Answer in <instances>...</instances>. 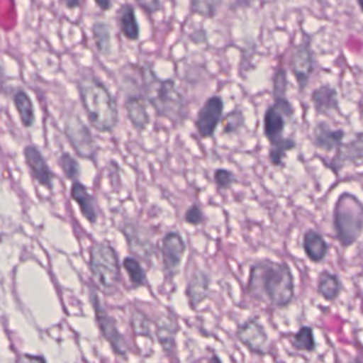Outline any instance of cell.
Listing matches in <instances>:
<instances>
[{"label": "cell", "instance_id": "obj_1", "mask_svg": "<svg viewBox=\"0 0 363 363\" xmlns=\"http://www.w3.org/2000/svg\"><path fill=\"white\" fill-rule=\"evenodd\" d=\"M247 292L255 299L284 308L294 298V277L284 262L261 259L251 265Z\"/></svg>", "mask_w": 363, "mask_h": 363}, {"label": "cell", "instance_id": "obj_2", "mask_svg": "<svg viewBox=\"0 0 363 363\" xmlns=\"http://www.w3.org/2000/svg\"><path fill=\"white\" fill-rule=\"evenodd\" d=\"M78 92L91 125L99 132H111L118 122V108L108 88L86 72L78 79Z\"/></svg>", "mask_w": 363, "mask_h": 363}, {"label": "cell", "instance_id": "obj_3", "mask_svg": "<svg viewBox=\"0 0 363 363\" xmlns=\"http://www.w3.org/2000/svg\"><path fill=\"white\" fill-rule=\"evenodd\" d=\"M143 98L149 102L156 115L179 125L186 118V102L172 79H162L150 68L142 69Z\"/></svg>", "mask_w": 363, "mask_h": 363}, {"label": "cell", "instance_id": "obj_4", "mask_svg": "<svg viewBox=\"0 0 363 363\" xmlns=\"http://www.w3.org/2000/svg\"><path fill=\"white\" fill-rule=\"evenodd\" d=\"M336 237L343 247H350L363 233V203L352 193H342L333 208Z\"/></svg>", "mask_w": 363, "mask_h": 363}, {"label": "cell", "instance_id": "obj_5", "mask_svg": "<svg viewBox=\"0 0 363 363\" xmlns=\"http://www.w3.org/2000/svg\"><path fill=\"white\" fill-rule=\"evenodd\" d=\"M91 271L105 291H112L119 282V264L115 250L106 242H98L91 250Z\"/></svg>", "mask_w": 363, "mask_h": 363}, {"label": "cell", "instance_id": "obj_6", "mask_svg": "<svg viewBox=\"0 0 363 363\" xmlns=\"http://www.w3.org/2000/svg\"><path fill=\"white\" fill-rule=\"evenodd\" d=\"M294 106L286 98L274 99L264 113V136L269 143H274L284 138V129L286 121L294 118Z\"/></svg>", "mask_w": 363, "mask_h": 363}, {"label": "cell", "instance_id": "obj_7", "mask_svg": "<svg viewBox=\"0 0 363 363\" xmlns=\"http://www.w3.org/2000/svg\"><path fill=\"white\" fill-rule=\"evenodd\" d=\"M65 135L72 149L85 159H94L96 153V145L89 129L78 116H69L65 121Z\"/></svg>", "mask_w": 363, "mask_h": 363}, {"label": "cell", "instance_id": "obj_8", "mask_svg": "<svg viewBox=\"0 0 363 363\" xmlns=\"http://www.w3.org/2000/svg\"><path fill=\"white\" fill-rule=\"evenodd\" d=\"M223 108L224 102L218 95L210 96L203 106L200 108L197 118L194 121L196 132L200 138H211L223 119Z\"/></svg>", "mask_w": 363, "mask_h": 363}, {"label": "cell", "instance_id": "obj_9", "mask_svg": "<svg viewBox=\"0 0 363 363\" xmlns=\"http://www.w3.org/2000/svg\"><path fill=\"white\" fill-rule=\"evenodd\" d=\"M346 164L363 166V132L354 133L349 142H342L326 166L337 174Z\"/></svg>", "mask_w": 363, "mask_h": 363}, {"label": "cell", "instance_id": "obj_10", "mask_svg": "<svg viewBox=\"0 0 363 363\" xmlns=\"http://www.w3.org/2000/svg\"><path fill=\"white\" fill-rule=\"evenodd\" d=\"M315 61H313V54L309 48V43L299 44L291 54L289 58V68L291 72L299 86L301 91H303L311 79V75L313 72Z\"/></svg>", "mask_w": 363, "mask_h": 363}, {"label": "cell", "instance_id": "obj_11", "mask_svg": "<svg viewBox=\"0 0 363 363\" xmlns=\"http://www.w3.org/2000/svg\"><path fill=\"white\" fill-rule=\"evenodd\" d=\"M237 337L251 353L265 354L268 352V335L257 318L245 320L238 328Z\"/></svg>", "mask_w": 363, "mask_h": 363}, {"label": "cell", "instance_id": "obj_12", "mask_svg": "<svg viewBox=\"0 0 363 363\" xmlns=\"http://www.w3.org/2000/svg\"><path fill=\"white\" fill-rule=\"evenodd\" d=\"M186 251V244L177 231L167 233L162 240V257L163 265L169 277L177 272L182 258Z\"/></svg>", "mask_w": 363, "mask_h": 363}, {"label": "cell", "instance_id": "obj_13", "mask_svg": "<svg viewBox=\"0 0 363 363\" xmlns=\"http://www.w3.org/2000/svg\"><path fill=\"white\" fill-rule=\"evenodd\" d=\"M24 160L33 174V177L47 189L52 187V173L37 146L28 145L24 147Z\"/></svg>", "mask_w": 363, "mask_h": 363}, {"label": "cell", "instance_id": "obj_14", "mask_svg": "<svg viewBox=\"0 0 363 363\" xmlns=\"http://www.w3.org/2000/svg\"><path fill=\"white\" fill-rule=\"evenodd\" d=\"M345 138L343 129H332L325 122H318L312 130V143L322 152H336Z\"/></svg>", "mask_w": 363, "mask_h": 363}, {"label": "cell", "instance_id": "obj_15", "mask_svg": "<svg viewBox=\"0 0 363 363\" xmlns=\"http://www.w3.org/2000/svg\"><path fill=\"white\" fill-rule=\"evenodd\" d=\"M311 102L313 105V109L319 115H328L332 111H336L339 108L337 102V92L333 86L328 84H322L311 94Z\"/></svg>", "mask_w": 363, "mask_h": 363}, {"label": "cell", "instance_id": "obj_16", "mask_svg": "<svg viewBox=\"0 0 363 363\" xmlns=\"http://www.w3.org/2000/svg\"><path fill=\"white\" fill-rule=\"evenodd\" d=\"M125 109L132 126L142 132L149 125V113L146 108V101L142 95H130L125 101Z\"/></svg>", "mask_w": 363, "mask_h": 363}, {"label": "cell", "instance_id": "obj_17", "mask_svg": "<svg viewBox=\"0 0 363 363\" xmlns=\"http://www.w3.org/2000/svg\"><path fill=\"white\" fill-rule=\"evenodd\" d=\"M208 288H210L208 277L203 271H196L186 288V295L193 309H196L197 305L201 303L208 296Z\"/></svg>", "mask_w": 363, "mask_h": 363}, {"label": "cell", "instance_id": "obj_18", "mask_svg": "<svg viewBox=\"0 0 363 363\" xmlns=\"http://www.w3.org/2000/svg\"><path fill=\"white\" fill-rule=\"evenodd\" d=\"M302 247L306 257L313 262H320L328 252V244L315 230H308L302 238Z\"/></svg>", "mask_w": 363, "mask_h": 363}, {"label": "cell", "instance_id": "obj_19", "mask_svg": "<svg viewBox=\"0 0 363 363\" xmlns=\"http://www.w3.org/2000/svg\"><path fill=\"white\" fill-rule=\"evenodd\" d=\"M71 196H72L74 201L79 206V210H81L82 216L88 221L95 223L96 221V210H95L94 199L88 193L86 187L79 182H74L72 187H71Z\"/></svg>", "mask_w": 363, "mask_h": 363}, {"label": "cell", "instance_id": "obj_20", "mask_svg": "<svg viewBox=\"0 0 363 363\" xmlns=\"http://www.w3.org/2000/svg\"><path fill=\"white\" fill-rule=\"evenodd\" d=\"M95 309H96V316H98V322L101 326V330L104 333V336L111 342L112 347L118 352V353H123L125 352V346H123V340L121 337V335L118 333L113 320L105 313L104 309L99 308L98 302H95Z\"/></svg>", "mask_w": 363, "mask_h": 363}, {"label": "cell", "instance_id": "obj_21", "mask_svg": "<svg viewBox=\"0 0 363 363\" xmlns=\"http://www.w3.org/2000/svg\"><path fill=\"white\" fill-rule=\"evenodd\" d=\"M118 23L122 34L130 40L136 41L139 38V24L136 20L135 9L130 4H123L118 11Z\"/></svg>", "mask_w": 363, "mask_h": 363}, {"label": "cell", "instance_id": "obj_22", "mask_svg": "<svg viewBox=\"0 0 363 363\" xmlns=\"http://www.w3.org/2000/svg\"><path fill=\"white\" fill-rule=\"evenodd\" d=\"M13 101L16 105V109L18 112L20 121L26 128H30L34 123V108L30 96L27 95L26 91L18 89L13 95Z\"/></svg>", "mask_w": 363, "mask_h": 363}, {"label": "cell", "instance_id": "obj_23", "mask_svg": "<svg viewBox=\"0 0 363 363\" xmlns=\"http://www.w3.org/2000/svg\"><path fill=\"white\" fill-rule=\"evenodd\" d=\"M339 291H340L339 278L329 271H322L318 279L319 295L326 301H333L339 295Z\"/></svg>", "mask_w": 363, "mask_h": 363}, {"label": "cell", "instance_id": "obj_24", "mask_svg": "<svg viewBox=\"0 0 363 363\" xmlns=\"http://www.w3.org/2000/svg\"><path fill=\"white\" fill-rule=\"evenodd\" d=\"M296 143L292 138H282L274 143H269L268 149V160L272 166H284V160L286 157V153L292 149H295Z\"/></svg>", "mask_w": 363, "mask_h": 363}, {"label": "cell", "instance_id": "obj_25", "mask_svg": "<svg viewBox=\"0 0 363 363\" xmlns=\"http://www.w3.org/2000/svg\"><path fill=\"white\" fill-rule=\"evenodd\" d=\"M291 345L296 350H303V352H313L315 350V337H313V330L309 326H302L291 340Z\"/></svg>", "mask_w": 363, "mask_h": 363}, {"label": "cell", "instance_id": "obj_26", "mask_svg": "<svg viewBox=\"0 0 363 363\" xmlns=\"http://www.w3.org/2000/svg\"><path fill=\"white\" fill-rule=\"evenodd\" d=\"M223 0H190V11L204 18H213L221 6Z\"/></svg>", "mask_w": 363, "mask_h": 363}, {"label": "cell", "instance_id": "obj_27", "mask_svg": "<svg viewBox=\"0 0 363 363\" xmlns=\"http://www.w3.org/2000/svg\"><path fill=\"white\" fill-rule=\"evenodd\" d=\"M92 33H94V38H95V44L99 50V52L102 54H108L111 51V34H109V27L102 23L98 21L92 26Z\"/></svg>", "mask_w": 363, "mask_h": 363}, {"label": "cell", "instance_id": "obj_28", "mask_svg": "<svg viewBox=\"0 0 363 363\" xmlns=\"http://www.w3.org/2000/svg\"><path fill=\"white\" fill-rule=\"evenodd\" d=\"M123 268L126 269L129 278H130V282L133 286H140V285H145L146 282V275H145V271L142 268V265L132 257H128L123 259Z\"/></svg>", "mask_w": 363, "mask_h": 363}, {"label": "cell", "instance_id": "obj_29", "mask_svg": "<svg viewBox=\"0 0 363 363\" xmlns=\"http://www.w3.org/2000/svg\"><path fill=\"white\" fill-rule=\"evenodd\" d=\"M286 85H288V78H286V72L282 67L277 68L274 78H272V94H274V99H279V98H285L286 95Z\"/></svg>", "mask_w": 363, "mask_h": 363}, {"label": "cell", "instance_id": "obj_30", "mask_svg": "<svg viewBox=\"0 0 363 363\" xmlns=\"http://www.w3.org/2000/svg\"><path fill=\"white\" fill-rule=\"evenodd\" d=\"M235 182H237L235 174L227 169H217L214 172V183L220 190L230 189Z\"/></svg>", "mask_w": 363, "mask_h": 363}, {"label": "cell", "instance_id": "obj_31", "mask_svg": "<svg viewBox=\"0 0 363 363\" xmlns=\"http://www.w3.org/2000/svg\"><path fill=\"white\" fill-rule=\"evenodd\" d=\"M60 166H61L65 177H68V179H75L78 176V173H79V166H78L77 160L71 155H68V153L61 155Z\"/></svg>", "mask_w": 363, "mask_h": 363}, {"label": "cell", "instance_id": "obj_32", "mask_svg": "<svg viewBox=\"0 0 363 363\" xmlns=\"http://www.w3.org/2000/svg\"><path fill=\"white\" fill-rule=\"evenodd\" d=\"M184 221L187 224H191V225H199L204 221V214H203V210L200 208V206L197 204H191L186 213H184Z\"/></svg>", "mask_w": 363, "mask_h": 363}, {"label": "cell", "instance_id": "obj_33", "mask_svg": "<svg viewBox=\"0 0 363 363\" xmlns=\"http://www.w3.org/2000/svg\"><path fill=\"white\" fill-rule=\"evenodd\" d=\"M135 1L147 14H155L162 9V0H135Z\"/></svg>", "mask_w": 363, "mask_h": 363}, {"label": "cell", "instance_id": "obj_34", "mask_svg": "<svg viewBox=\"0 0 363 363\" xmlns=\"http://www.w3.org/2000/svg\"><path fill=\"white\" fill-rule=\"evenodd\" d=\"M16 363H45L41 357L38 356H30V354H21Z\"/></svg>", "mask_w": 363, "mask_h": 363}, {"label": "cell", "instance_id": "obj_35", "mask_svg": "<svg viewBox=\"0 0 363 363\" xmlns=\"http://www.w3.org/2000/svg\"><path fill=\"white\" fill-rule=\"evenodd\" d=\"M95 3L101 10H109L112 6V0H95Z\"/></svg>", "mask_w": 363, "mask_h": 363}, {"label": "cell", "instance_id": "obj_36", "mask_svg": "<svg viewBox=\"0 0 363 363\" xmlns=\"http://www.w3.org/2000/svg\"><path fill=\"white\" fill-rule=\"evenodd\" d=\"M61 1L65 4V7H69V9H74L79 4V0H61Z\"/></svg>", "mask_w": 363, "mask_h": 363}, {"label": "cell", "instance_id": "obj_37", "mask_svg": "<svg viewBox=\"0 0 363 363\" xmlns=\"http://www.w3.org/2000/svg\"><path fill=\"white\" fill-rule=\"evenodd\" d=\"M252 1H254V0H235V3H237L238 6H250Z\"/></svg>", "mask_w": 363, "mask_h": 363}, {"label": "cell", "instance_id": "obj_38", "mask_svg": "<svg viewBox=\"0 0 363 363\" xmlns=\"http://www.w3.org/2000/svg\"><path fill=\"white\" fill-rule=\"evenodd\" d=\"M208 363H221V360L218 359V356H216V354H213L211 357H210V360H208Z\"/></svg>", "mask_w": 363, "mask_h": 363}, {"label": "cell", "instance_id": "obj_39", "mask_svg": "<svg viewBox=\"0 0 363 363\" xmlns=\"http://www.w3.org/2000/svg\"><path fill=\"white\" fill-rule=\"evenodd\" d=\"M357 1V4H359V7H360V10L363 11V0H356Z\"/></svg>", "mask_w": 363, "mask_h": 363}]
</instances>
